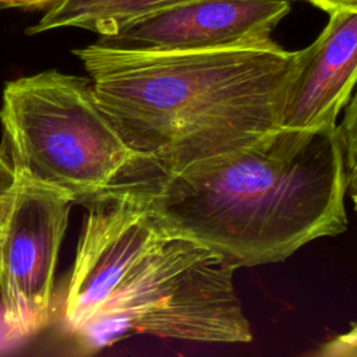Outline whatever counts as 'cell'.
<instances>
[{
    "instance_id": "9a60e30c",
    "label": "cell",
    "mask_w": 357,
    "mask_h": 357,
    "mask_svg": "<svg viewBox=\"0 0 357 357\" xmlns=\"http://www.w3.org/2000/svg\"><path fill=\"white\" fill-rule=\"evenodd\" d=\"M8 162H7V159H6V156H4V152L3 151H0V166H3V165H7Z\"/></svg>"
},
{
    "instance_id": "9c48e42d",
    "label": "cell",
    "mask_w": 357,
    "mask_h": 357,
    "mask_svg": "<svg viewBox=\"0 0 357 357\" xmlns=\"http://www.w3.org/2000/svg\"><path fill=\"white\" fill-rule=\"evenodd\" d=\"M187 1L191 0H57L35 25L26 29V33L79 28L105 38L135 20Z\"/></svg>"
},
{
    "instance_id": "8992f818",
    "label": "cell",
    "mask_w": 357,
    "mask_h": 357,
    "mask_svg": "<svg viewBox=\"0 0 357 357\" xmlns=\"http://www.w3.org/2000/svg\"><path fill=\"white\" fill-rule=\"evenodd\" d=\"M73 204L61 190L15 176L0 237V305L17 339L50 321L54 272Z\"/></svg>"
},
{
    "instance_id": "5bb4252c",
    "label": "cell",
    "mask_w": 357,
    "mask_h": 357,
    "mask_svg": "<svg viewBox=\"0 0 357 357\" xmlns=\"http://www.w3.org/2000/svg\"><path fill=\"white\" fill-rule=\"evenodd\" d=\"M57 0H0L1 7H50Z\"/></svg>"
},
{
    "instance_id": "3957f363",
    "label": "cell",
    "mask_w": 357,
    "mask_h": 357,
    "mask_svg": "<svg viewBox=\"0 0 357 357\" xmlns=\"http://www.w3.org/2000/svg\"><path fill=\"white\" fill-rule=\"evenodd\" d=\"M0 121L14 174L61 190L75 202L110 185L138 158L85 77L47 70L7 82Z\"/></svg>"
},
{
    "instance_id": "277c9868",
    "label": "cell",
    "mask_w": 357,
    "mask_h": 357,
    "mask_svg": "<svg viewBox=\"0 0 357 357\" xmlns=\"http://www.w3.org/2000/svg\"><path fill=\"white\" fill-rule=\"evenodd\" d=\"M236 269L192 240L166 236L75 336L88 350L128 333L202 343L251 342V326L234 290Z\"/></svg>"
},
{
    "instance_id": "2e32d148",
    "label": "cell",
    "mask_w": 357,
    "mask_h": 357,
    "mask_svg": "<svg viewBox=\"0 0 357 357\" xmlns=\"http://www.w3.org/2000/svg\"><path fill=\"white\" fill-rule=\"evenodd\" d=\"M351 198H353V204H354V209H356V212H357V192H354V194H351Z\"/></svg>"
},
{
    "instance_id": "4fadbf2b",
    "label": "cell",
    "mask_w": 357,
    "mask_h": 357,
    "mask_svg": "<svg viewBox=\"0 0 357 357\" xmlns=\"http://www.w3.org/2000/svg\"><path fill=\"white\" fill-rule=\"evenodd\" d=\"M322 11L331 14L339 11H354L357 10V0H305Z\"/></svg>"
},
{
    "instance_id": "8fae6325",
    "label": "cell",
    "mask_w": 357,
    "mask_h": 357,
    "mask_svg": "<svg viewBox=\"0 0 357 357\" xmlns=\"http://www.w3.org/2000/svg\"><path fill=\"white\" fill-rule=\"evenodd\" d=\"M314 354L321 357L357 356V322H354L347 332L336 335L325 342L317 351H314Z\"/></svg>"
},
{
    "instance_id": "ba28073f",
    "label": "cell",
    "mask_w": 357,
    "mask_h": 357,
    "mask_svg": "<svg viewBox=\"0 0 357 357\" xmlns=\"http://www.w3.org/2000/svg\"><path fill=\"white\" fill-rule=\"evenodd\" d=\"M357 86V10L329 15L319 36L298 50L280 127L337 126Z\"/></svg>"
},
{
    "instance_id": "52a82bcc",
    "label": "cell",
    "mask_w": 357,
    "mask_h": 357,
    "mask_svg": "<svg viewBox=\"0 0 357 357\" xmlns=\"http://www.w3.org/2000/svg\"><path fill=\"white\" fill-rule=\"evenodd\" d=\"M289 11V0H191L135 20L99 42L141 50L265 45Z\"/></svg>"
},
{
    "instance_id": "7c38bea8",
    "label": "cell",
    "mask_w": 357,
    "mask_h": 357,
    "mask_svg": "<svg viewBox=\"0 0 357 357\" xmlns=\"http://www.w3.org/2000/svg\"><path fill=\"white\" fill-rule=\"evenodd\" d=\"M14 183H15V176L10 163L0 166V237H1V230H3L6 216L11 204Z\"/></svg>"
},
{
    "instance_id": "7a4b0ae2",
    "label": "cell",
    "mask_w": 357,
    "mask_h": 357,
    "mask_svg": "<svg viewBox=\"0 0 357 357\" xmlns=\"http://www.w3.org/2000/svg\"><path fill=\"white\" fill-rule=\"evenodd\" d=\"M95 100L162 173L247 146L280 127L297 52L275 40L208 50L75 49Z\"/></svg>"
},
{
    "instance_id": "30bf717a",
    "label": "cell",
    "mask_w": 357,
    "mask_h": 357,
    "mask_svg": "<svg viewBox=\"0 0 357 357\" xmlns=\"http://www.w3.org/2000/svg\"><path fill=\"white\" fill-rule=\"evenodd\" d=\"M343 144L347 190L357 192V86L344 107L342 123L337 124Z\"/></svg>"
},
{
    "instance_id": "6da1fadb",
    "label": "cell",
    "mask_w": 357,
    "mask_h": 357,
    "mask_svg": "<svg viewBox=\"0 0 357 357\" xmlns=\"http://www.w3.org/2000/svg\"><path fill=\"white\" fill-rule=\"evenodd\" d=\"M167 236L236 268L280 262L347 227L339 127H279L255 142L162 173L142 158L124 172Z\"/></svg>"
},
{
    "instance_id": "5b68a950",
    "label": "cell",
    "mask_w": 357,
    "mask_h": 357,
    "mask_svg": "<svg viewBox=\"0 0 357 357\" xmlns=\"http://www.w3.org/2000/svg\"><path fill=\"white\" fill-rule=\"evenodd\" d=\"M79 202L86 212L63 308L64 324L74 335L167 236L152 216L139 185L124 173Z\"/></svg>"
}]
</instances>
